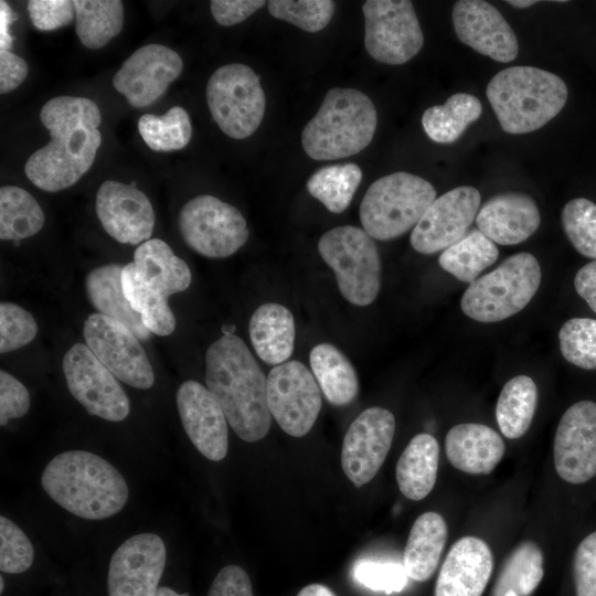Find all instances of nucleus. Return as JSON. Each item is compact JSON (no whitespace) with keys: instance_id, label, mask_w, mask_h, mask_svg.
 Masks as SVG:
<instances>
[{"instance_id":"1","label":"nucleus","mask_w":596,"mask_h":596,"mask_svg":"<svg viewBox=\"0 0 596 596\" xmlns=\"http://www.w3.org/2000/svg\"><path fill=\"white\" fill-rule=\"evenodd\" d=\"M40 120L52 139L29 157L24 172L39 189L62 191L93 166L102 143V115L92 99L62 95L43 105Z\"/></svg>"},{"instance_id":"2","label":"nucleus","mask_w":596,"mask_h":596,"mask_svg":"<svg viewBox=\"0 0 596 596\" xmlns=\"http://www.w3.org/2000/svg\"><path fill=\"white\" fill-rule=\"evenodd\" d=\"M205 383L241 439L254 443L266 436L272 415L267 377L240 337L223 334L209 347Z\"/></svg>"},{"instance_id":"3","label":"nucleus","mask_w":596,"mask_h":596,"mask_svg":"<svg viewBox=\"0 0 596 596\" xmlns=\"http://www.w3.org/2000/svg\"><path fill=\"white\" fill-rule=\"evenodd\" d=\"M41 483L66 511L86 520L117 514L128 501L125 478L107 460L86 450H66L45 466Z\"/></svg>"},{"instance_id":"4","label":"nucleus","mask_w":596,"mask_h":596,"mask_svg":"<svg viewBox=\"0 0 596 596\" xmlns=\"http://www.w3.org/2000/svg\"><path fill=\"white\" fill-rule=\"evenodd\" d=\"M487 98L503 131L532 132L565 106L567 86L557 75L533 66H511L490 79Z\"/></svg>"},{"instance_id":"5","label":"nucleus","mask_w":596,"mask_h":596,"mask_svg":"<svg viewBox=\"0 0 596 596\" xmlns=\"http://www.w3.org/2000/svg\"><path fill=\"white\" fill-rule=\"evenodd\" d=\"M376 125V109L368 95L354 88L333 87L302 129V148L318 161L353 156L370 145Z\"/></svg>"},{"instance_id":"6","label":"nucleus","mask_w":596,"mask_h":596,"mask_svg":"<svg viewBox=\"0 0 596 596\" xmlns=\"http://www.w3.org/2000/svg\"><path fill=\"white\" fill-rule=\"evenodd\" d=\"M435 200L430 182L408 172H394L369 187L360 204V221L372 238L393 240L415 227Z\"/></svg>"},{"instance_id":"7","label":"nucleus","mask_w":596,"mask_h":596,"mask_svg":"<svg viewBox=\"0 0 596 596\" xmlns=\"http://www.w3.org/2000/svg\"><path fill=\"white\" fill-rule=\"evenodd\" d=\"M541 267L530 253H517L465 290L462 312L478 322H499L528 306L541 283Z\"/></svg>"},{"instance_id":"8","label":"nucleus","mask_w":596,"mask_h":596,"mask_svg":"<svg viewBox=\"0 0 596 596\" xmlns=\"http://www.w3.org/2000/svg\"><path fill=\"white\" fill-rule=\"evenodd\" d=\"M318 252L349 302L362 307L375 300L382 264L373 238L364 230L352 225L331 228L320 237Z\"/></svg>"},{"instance_id":"9","label":"nucleus","mask_w":596,"mask_h":596,"mask_svg":"<svg viewBox=\"0 0 596 596\" xmlns=\"http://www.w3.org/2000/svg\"><path fill=\"white\" fill-rule=\"evenodd\" d=\"M206 102L220 129L234 139L253 135L266 108L258 75L241 63L226 64L213 72L206 84Z\"/></svg>"},{"instance_id":"10","label":"nucleus","mask_w":596,"mask_h":596,"mask_svg":"<svg viewBox=\"0 0 596 596\" xmlns=\"http://www.w3.org/2000/svg\"><path fill=\"white\" fill-rule=\"evenodd\" d=\"M178 227L187 246L209 258L233 255L249 236L243 214L235 206L209 194L195 196L183 204Z\"/></svg>"},{"instance_id":"11","label":"nucleus","mask_w":596,"mask_h":596,"mask_svg":"<svg viewBox=\"0 0 596 596\" xmlns=\"http://www.w3.org/2000/svg\"><path fill=\"white\" fill-rule=\"evenodd\" d=\"M362 11L364 45L377 62L401 65L423 47L424 35L412 1L368 0Z\"/></svg>"},{"instance_id":"12","label":"nucleus","mask_w":596,"mask_h":596,"mask_svg":"<svg viewBox=\"0 0 596 596\" xmlns=\"http://www.w3.org/2000/svg\"><path fill=\"white\" fill-rule=\"evenodd\" d=\"M62 369L72 396L91 415L121 422L130 412V402L117 377L81 342L64 354Z\"/></svg>"},{"instance_id":"13","label":"nucleus","mask_w":596,"mask_h":596,"mask_svg":"<svg viewBox=\"0 0 596 596\" xmlns=\"http://www.w3.org/2000/svg\"><path fill=\"white\" fill-rule=\"evenodd\" d=\"M83 337L94 355L118 380L140 390L153 385L152 365L139 339L124 323L92 313L84 321Z\"/></svg>"},{"instance_id":"14","label":"nucleus","mask_w":596,"mask_h":596,"mask_svg":"<svg viewBox=\"0 0 596 596\" xmlns=\"http://www.w3.org/2000/svg\"><path fill=\"white\" fill-rule=\"evenodd\" d=\"M267 403L280 428L305 436L321 409V392L312 373L299 361L276 365L267 376Z\"/></svg>"},{"instance_id":"15","label":"nucleus","mask_w":596,"mask_h":596,"mask_svg":"<svg viewBox=\"0 0 596 596\" xmlns=\"http://www.w3.org/2000/svg\"><path fill=\"white\" fill-rule=\"evenodd\" d=\"M167 551L155 533L128 538L110 557L108 596H155L166 567Z\"/></svg>"},{"instance_id":"16","label":"nucleus","mask_w":596,"mask_h":596,"mask_svg":"<svg viewBox=\"0 0 596 596\" xmlns=\"http://www.w3.org/2000/svg\"><path fill=\"white\" fill-rule=\"evenodd\" d=\"M394 432V415L379 406L364 409L351 423L343 438L341 465L356 487L376 475L391 448Z\"/></svg>"},{"instance_id":"17","label":"nucleus","mask_w":596,"mask_h":596,"mask_svg":"<svg viewBox=\"0 0 596 596\" xmlns=\"http://www.w3.org/2000/svg\"><path fill=\"white\" fill-rule=\"evenodd\" d=\"M182 70V58L174 50L152 43L126 58L111 83L130 106L143 108L159 99Z\"/></svg>"},{"instance_id":"18","label":"nucleus","mask_w":596,"mask_h":596,"mask_svg":"<svg viewBox=\"0 0 596 596\" xmlns=\"http://www.w3.org/2000/svg\"><path fill=\"white\" fill-rule=\"evenodd\" d=\"M553 458L557 475L579 485L596 477V403L579 401L570 406L557 425Z\"/></svg>"},{"instance_id":"19","label":"nucleus","mask_w":596,"mask_h":596,"mask_svg":"<svg viewBox=\"0 0 596 596\" xmlns=\"http://www.w3.org/2000/svg\"><path fill=\"white\" fill-rule=\"evenodd\" d=\"M480 202L479 191L467 185L436 198L412 231V247L421 254L430 255L457 243L475 221Z\"/></svg>"},{"instance_id":"20","label":"nucleus","mask_w":596,"mask_h":596,"mask_svg":"<svg viewBox=\"0 0 596 596\" xmlns=\"http://www.w3.org/2000/svg\"><path fill=\"white\" fill-rule=\"evenodd\" d=\"M95 211L105 232L121 244L140 245L152 235L153 207L135 182H103L96 193Z\"/></svg>"},{"instance_id":"21","label":"nucleus","mask_w":596,"mask_h":596,"mask_svg":"<svg viewBox=\"0 0 596 596\" xmlns=\"http://www.w3.org/2000/svg\"><path fill=\"white\" fill-rule=\"evenodd\" d=\"M175 402L189 439L207 459L220 461L228 448L227 419L211 391L194 380L178 389Z\"/></svg>"},{"instance_id":"22","label":"nucleus","mask_w":596,"mask_h":596,"mask_svg":"<svg viewBox=\"0 0 596 596\" xmlns=\"http://www.w3.org/2000/svg\"><path fill=\"white\" fill-rule=\"evenodd\" d=\"M451 19L458 39L476 52L501 63H509L517 57V35L498 9L489 2L457 1Z\"/></svg>"},{"instance_id":"23","label":"nucleus","mask_w":596,"mask_h":596,"mask_svg":"<svg viewBox=\"0 0 596 596\" xmlns=\"http://www.w3.org/2000/svg\"><path fill=\"white\" fill-rule=\"evenodd\" d=\"M488 544L464 536L450 547L437 577L435 596H481L492 573Z\"/></svg>"},{"instance_id":"24","label":"nucleus","mask_w":596,"mask_h":596,"mask_svg":"<svg viewBox=\"0 0 596 596\" xmlns=\"http://www.w3.org/2000/svg\"><path fill=\"white\" fill-rule=\"evenodd\" d=\"M535 201L522 192H505L490 198L478 211L476 224L493 243L517 245L540 226Z\"/></svg>"},{"instance_id":"25","label":"nucleus","mask_w":596,"mask_h":596,"mask_svg":"<svg viewBox=\"0 0 596 596\" xmlns=\"http://www.w3.org/2000/svg\"><path fill=\"white\" fill-rule=\"evenodd\" d=\"M445 450L449 462L458 470L470 475H488L502 459L504 443L487 425L462 423L448 430Z\"/></svg>"},{"instance_id":"26","label":"nucleus","mask_w":596,"mask_h":596,"mask_svg":"<svg viewBox=\"0 0 596 596\" xmlns=\"http://www.w3.org/2000/svg\"><path fill=\"white\" fill-rule=\"evenodd\" d=\"M123 267L117 263H108L91 269L84 280L85 292L98 313L124 323L139 341L146 342L151 332L125 297L121 286Z\"/></svg>"},{"instance_id":"27","label":"nucleus","mask_w":596,"mask_h":596,"mask_svg":"<svg viewBox=\"0 0 596 596\" xmlns=\"http://www.w3.org/2000/svg\"><path fill=\"white\" fill-rule=\"evenodd\" d=\"M132 263L141 281L168 298L184 291L192 280L188 264L159 238H150L138 245Z\"/></svg>"},{"instance_id":"28","label":"nucleus","mask_w":596,"mask_h":596,"mask_svg":"<svg viewBox=\"0 0 596 596\" xmlns=\"http://www.w3.org/2000/svg\"><path fill=\"white\" fill-rule=\"evenodd\" d=\"M248 331L256 354L265 363L276 366L291 356L296 329L294 316L285 306H259L251 317Z\"/></svg>"},{"instance_id":"29","label":"nucleus","mask_w":596,"mask_h":596,"mask_svg":"<svg viewBox=\"0 0 596 596\" xmlns=\"http://www.w3.org/2000/svg\"><path fill=\"white\" fill-rule=\"evenodd\" d=\"M447 540V524L434 511L421 514L414 522L403 553L407 576L416 582L428 579L435 572Z\"/></svg>"},{"instance_id":"30","label":"nucleus","mask_w":596,"mask_h":596,"mask_svg":"<svg viewBox=\"0 0 596 596\" xmlns=\"http://www.w3.org/2000/svg\"><path fill=\"white\" fill-rule=\"evenodd\" d=\"M439 461V445L427 433L414 436L396 464V481L408 499H424L434 488Z\"/></svg>"},{"instance_id":"31","label":"nucleus","mask_w":596,"mask_h":596,"mask_svg":"<svg viewBox=\"0 0 596 596\" xmlns=\"http://www.w3.org/2000/svg\"><path fill=\"white\" fill-rule=\"evenodd\" d=\"M310 368L326 398L336 406L354 401L359 393L355 369L337 347L319 343L309 355Z\"/></svg>"},{"instance_id":"32","label":"nucleus","mask_w":596,"mask_h":596,"mask_svg":"<svg viewBox=\"0 0 596 596\" xmlns=\"http://www.w3.org/2000/svg\"><path fill=\"white\" fill-rule=\"evenodd\" d=\"M482 113L481 102L468 93H456L443 105L427 108L422 116L423 128L435 142L456 141Z\"/></svg>"},{"instance_id":"33","label":"nucleus","mask_w":596,"mask_h":596,"mask_svg":"<svg viewBox=\"0 0 596 596\" xmlns=\"http://www.w3.org/2000/svg\"><path fill=\"white\" fill-rule=\"evenodd\" d=\"M538 406V389L528 375H517L502 387L496 418L501 433L510 439L522 437L531 426Z\"/></svg>"},{"instance_id":"34","label":"nucleus","mask_w":596,"mask_h":596,"mask_svg":"<svg viewBox=\"0 0 596 596\" xmlns=\"http://www.w3.org/2000/svg\"><path fill=\"white\" fill-rule=\"evenodd\" d=\"M75 32L87 49H100L117 36L124 25L119 0H74Z\"/></svg>"},{"instance_id":"35","label":"nucleus","mask_w":596,"mask_h":596,"mask_svg":"<svg viewBox=\"0 0 596 596\" xmlns=\"http://www.w3.org/2000/svg\"><path fill=\"white\" fill-rule=\"evenodd\" d=\"M499 256L497 245L479 230H473L439 256V266L464 283L471 284Z\"/></svg>"},{"instance_id":"36","label":"nucleus","mask_w":596,"mask_h":596,"mask_svg":"<svg viewBox=\"0 0 596 596\" xmlns=\"http://www.w3.org/2000/svg\"><path fill=\"white\" fill-rule=\"evenodd\" d=\"M45 216L26 190L4 185L0 189V238L19 242L40 232Z\"/></svg>"},{"instance_id":"37","label":"nucleus","mask_w":596,"mask_h":596,"mask_svg":"<svg viewBox=\"0 0 596 596\" xmlns=\"http://www.w3.org/2000/svg\"><path fill=\"white\" fill-rule=\"evenodd\" d=\"M121 286L131 308L140 315L151 333L166 337L174 331L175 318L168 297L149 289L139 278L132 262L123 267Z\"/></svg>"},{"instance_id":"38","label":"nucleus","mask_w":596,"mask_h":596,"mask_svg":"<svg viewBox=\"0 0 596 596\" xmlns=\"http://www.w3.org/2000/svg\"><path fill=\"white\" fill-rule=\"evenodd\" d=\"M362 180V171L355 163L324 166L315 171L307 181L308 192L330 212L342 213L350 205Z\"/></svg>"},{"instance_id":"39","label":"nucleus","mask_w":596,"mask_h":596,"mask_svg":"<svg viewBox=\"0 0 596 596\" xmlns=\"http://www.w3.org/2000/svg\"><path fill=\"white\" fill-rule=\"evenodd\" d=\"M543 554L531 541L522 542L508 557L493 588V596H503L513 590L519 596H529L542 581Z\"/></svg>"},{"instance_id":"40","label":"nucleus","mask_w":596,"mask_h":596,"mask_svg":"<svg viewBox=\"0 0 596 596\" xmlns=\"http://www.w3.org/2000/svg\"><path fill=\"white\" fill-rule=\"evenodd\" d=\"M138 131L150 149L163 152L185 148L192 137L190 116L180 106L171 107L163 116L142 115Z\"/></svg>"},{"instance_id":"41","label":"nucleus","mask_w":596,"mask_h":596,"mask_svg":"<svg viewBox=\"0 0 596 596\" xmlns=\"http://www.w3.org/2000/svg\"><path fill=\"white\" fill-rule=\"evenodd\" d=\"M561 219L574 248L596 260V204L585 198L573 199L564 205Z\"/></svg>"},{"instance_id":"42","label":"nucleus","mask_w":596,"mask_h":596,"mask_svg":"<svg viewBox=\"0 0 596 596\" xmlns=\"http://www.w3.org/2000/svg\"><path fill=\"white\" fill-rule=\"evenodd\" d=\"M564 359L584 370H596V319L572 318L558 331Z\"/></svg>"},{"instance_id":"43","label":"nucleus","mask_w":596,"mask_h":596,"mask_svg":"<svg viewBox=\"0 0 596 596\" xmlns=\"http://www.w3.org/2000/svg\"><path fill=\"white\" fill-rule=\"evenodd\" d=\"M272 17L287 21L307 32H318L332 19L336 3L331 0H272Z\"/></svg>"},{"instance_id":"44","label":"nucleus","mask_w":596,"mask_h":596,"mask_svg":"<svg viewBox=\"0 0 596 596\" xmlns=\"http://www.w3.org/2000/svg\"><path fill=\"white\" fill-rule=\"evenodd\" d=\"M34 560V550L26 534L4 515L0 517V571L21 574Z\"/></svg>"},{"instance_id":"45","label":"nucleus","mask_w":596,"mask_h":596,"mask_svg":"<svg viewBox=\"0 0 596 596\" xmlns=\"http://www.w3.org/2000/svg\"><path fill=\"white\" fill-rule=\"evenodd\" d=\"M352 576L360 585L385 594L403 590L408 582L403 564L368 558L354 564Z\"/></svg>"},{"instance_id":"46","label":"nucleus","mask_w":596,"mask_h":596,"mask_svg":"<svg viewBox=\"0 0 596 596\" xmlns=\"http://www.w3.org/2000/svg\"><path fill=\"white\" fill-rule=\"evenodd\" d=\"M38 333L34 317L14 302L0 304V352L8 353L29 344Z\"/></svg>"},{"instance_id":"47","label":"nucleus","mask_w":596,"mask_h":596,"mask_svg":"<svg viewBox=\"0 0 596 596\" xmlns=\"http://www.w3.org/2000/svg\"><path fill=\"white\" fill-rule=\"evenodd\" d=\"M576 596H596V531L577 546L573 560Z\"/></svg>"},{"instance_id":"48","label":"nucleus","mask_w":596,"mask_h":596,"mask_svg":"<svg viewBox=\"0 0 596 596\" xmlns=\"http://www.w3.org/2000/svg\"><path fill=\"white\" fill-rule=\"evenodd\" d=\"M28 12L32 24L40 31H53L75 19L74 2L70 0H31Z\"/></svg>"},{"instance_id":"49","label":"nucleus","mask_w":596,"mask_h":596,"mask_svg":"<svg viewBox=\"0 0 596 596\" xmlns=\"http://www.w3.org/2000/svg\"><path fill=\"white\" fill-rule=\"evenodd\" d=\"M30 394L28 389L13 375L4 370L0 371V425L4 426L9 419L20 418L30 409Z\"/></svg>"},{"instance_id":"50","label":"nucleus","mask_w":596,"mask_h":596,"mask_svg":"<svg viewBox=\"0 0 596 596\" xmlns=\"http://www.w3.org/2000/svg\"><path fill=\"white\" fill-rule=\"evenodd\" d=\"M206 596H254L248 574L238 565L224 566L214 577Z\"/></svg>"},{"instance_id":"51","label":"nucleus","mask_w":596,"mask_h":596,"mask_svg":"<svg viewBox=\"0 0 596 596\" xmlns=\"http://www.w3.org/2000/svg\"><path fill=\"white\" fill-rule=\"evenodd\" d=\"M264 4V0H212L210 9L220 25L231 26L246 20Z\"/></svg>"},{"instance_id":"52","label":"nucleus","mask_w":596,"mask_h":596,"mask_svg":"<svg viewBox=\"0 0 596 596\" xmlns=\"http://www.w3.org/2000/svg\"><path fill=\"white\" fill-rule=\"evenodd\" d=\"M29 72L25 60L9 50L0 51V93L7 94L18 88Z\"/></svg>"},{"instance_id":"53","label":"nucleus","mask_w":596,"mask_h":596,"mask_svg":"<svg viewBox=\"0 0 596 596\" xmlns=\"http://www.w3.org/2000/svg\"><path fill=\"white\" fill-rule=\"evenodd\" d=\"M574 287L596 313V260L587 263L576 273Z\"/></svg>"},{"instance_id":"54","label":"nucleus","mask_w":596,"mask_h":596,"mask_svg":"<svg viewBox=\"0 0 596 596\" xmlns=\"http://www.w3.org/2000/svg\"><path fill=\"white\" fill-rule=\"evenodd\" d=\"M297 596H336L334 593L322 584H309Z\"/></svg>"},{"instance_id":"55","label":"nucleus","mask_w":596,"mask_h":596,"mask_svg":"<svg viewBox=\"0 0 596 596\" xmlns=\"http://www.w3.org/2000/svg\"><path fill=\"white\" fill-rule=\"evenodd\" d=\"M155 596H190V594L188 592L179 593L169 586H160Z\"/></svg>"},{"instance_id":"56","label":"nucleus","mask_w":596,"mask_h":596,"mask_svg":"<svg viewBox=\"0 0 596 596\" xmlns=\"http://www.w3.org/2000/svg\"><path fill=\"white\" fill-rule=\"evenodd\" d=\"M536 2H538L536 0H509L507 1L508 4L518 9L529 8L535 4Z\"/></svg>"},{"instance_id":"57","label":"nucleus","mask_w":596,"mask_h":596,"mask_svg":"<svg viewBox=\"0 0 596 596\" xmlns=\"http://www.w3.org/2000/svg\"><path fill=\"white\" fill-rule=\"evenodd\" d=\"M235 329L236 328L233 324H226L222 327L223 334H234Z\"/></svg>"},{"instance_id":"58","label":"nucleus","mask_w":596,"mask_h":596,"mask_svg":"<svg viewBox=\"0 0 596 596\" xmlns=\"http://www.w3.org/2000/svg\"><path fill=\"white\" fill-rule=\"evenodd\" d=\"M4 592V578L3 575L0 576V594L2 595Z\"/></svg>"},{"instance_id":"59","label":"nucleus","mask_w":596,"mask_h":596,"mask_svg":"<svg viewBox=\"0 0 596 596\" xmlns=\"http://www.w3.org/2000/svg\"><path fill=\"white\" fill-rule=\"evenodd\" d=\"M503 596H519V595L513 590H509Z\"/></svg>"}]
</instances>
